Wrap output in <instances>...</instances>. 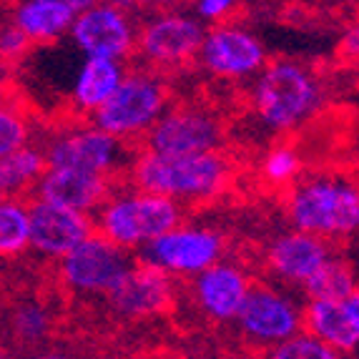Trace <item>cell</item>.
I'll return each instance as SVG.
<instances>
[{"instance_id": "cell-5", "label": "cell", "mask_w": 359, "mask_h": 359, "mask_svg": "<svg viewBox=\"0 0 359 359\" xmlns=\"http://www.w3.org/2000/svg\"><path fill=\"white\" fill-rule=\"evenodd\" d=\"M186 209L171 198L151 196L126 189L111 196L96 214L90 216L96 236L118 249H136L141 244H154L163 233L174 231L186 222Z\"/></svg>"}, {"instance_id": "cell-1", "label": "cell", "mask_w": 359, "mask_h": 359, "mask_svg": "<svg viewBox=\"0 0 359 359\" xmlns=\"http://www.w3.org/2000/svg\"><path fill=\"white\" fill-rule=\"evenodd\" d=\"M257 156V149L241 144L196 156L141 154L128 168V186L133 191L171 198L189 214H198L229 198L249 196Z\"/></svg>"}, {"instance_id": "cell-16", "label": "cell", "mask_w": 359, "mask_h": 359, "mask_svg": "<svg viewBox=\"0 0 359 359\" xmlns=\"http://www.w3.org/2000/svg\"><path fill=\"white\" fill-rule=\"evenodd\" d=\"M90 6L93 3H86V0H28V3L8 6V11L15 28L36 48H41L58 41L63 30L73 25V20Z\"/></svg>"}, {"instance_id": "cell-7", "label": "cell", "mask_w": 359, "mask_h": 359, "mask_svg": "<svg viewBox=\"0 0 359 359\" xmlns=\"http://www.w3.org/2000/svg\"><path fill=\"white\" fill-rule=\"evenodd\" d=\"M236 322V344L233 352L259 359L266 349L292 339L302 332V309L279 289L259 276H252Z\"/></svg>"}, {"instance_id": "cell-22", "label": "cell", "mask_w": 359, "mask_h": 359, "mask_svg": "<svg viewBox=\"0 0 359 359\" xmlns=\"http://www.w3.org/2000/svg\"><path fill=\"white\" fill-rule=\"evenodd\" d=\"M33 50H36V46L15 28V23L11 20V11L6 6L3 15H0V71H3V76L18 71Z\"/></svg>"}, {"instance_id": "cell-29", "label": "cell", "mask_w": 359, "mask_h": 359, "mask_svg": "<svg viewBox=\"0 0 359 359\" xmlns=\"http://www.w3.org/2000/svg\"><path fill=\"white\" fill-rule=\"evenodd\" d=\"M0 201H3V198H0Z\"/></svg>"}, {"instance_id": "cell-14", "label": "cell", "mask_w": 359, "mask_h": 359, "mask_svg": "<svg viewBox=\"0 0 359 359\" xmlns=\"http://www.w3.org/2000/svg\"><path fill=\"white\" fill-rule=\"evenodd\" d=\"M128 174L123 176H101L73 171V168H50L36 186L33 201L63 206V209L81 211V214H96L108 198L118 191H126Z\"/></svg>"}, {"instance_id": "cell-15", "label": "cell", "mask_w": 359, "mask_h": 359, "mask_svg": "<svg viewBox=\"0 0 359 359\" xmlns=\"http://www.w3.org/2000/svg\"><path fill=\"white\" fill-rule=\"evenodd\" d=\"M28 226L33 254L53 264L68 257L90 236H96L88 214L46 204V201L28 204Z\"/></svg>"}, {"instance_id": "cell-19", "label": "cell", "mask_w": 359, "mask_h": 359, "mask_svg": "<svg viewBox=\"0 0 359 359\" xmlns=\"http://www.w3.org/2000/svg\"><path fill=\"white\" fill-rule=\"evenodd\" d=\"M48 171V158L36 144H28L15 154L0 158V198L28 206L33 201L36 186Z\"/></svg>"}, {"instance_id": "cell-24", "label": "cell", "mask_w": 359, "mask_h": 359, "mask_svg": "<svg viewBox=\"0 0 359 359\" xmlns=\"http://www.w3.org/2000/svg\"><path fill=\"white\" fill-rule=\"evenodd\" d=\"M327 66L334 71L349 73V76H359V8L357 15H347V20H344V30H341L337 48Z\"/></svg>"}, {"instance_id": "cell-13", "label": "cell", "mask_w": 359, "mask_h": 359, "mask_svg": "<svg viewBox=\"0 0 359 359\" xmlns=\"http://www.w3.org/2000/svg\"><path fill=\"white\" fill-rule=\"evenodd\" d=\"M71 36L88 58L131 60L136 50V15L128 6L93 3L71 25Z\"/></svg>"}, {"instance_id": "cell-4", "label": "cell", "mask_w": 359, "mask_h": 359, "mask_svg": "<svg viewBox=\"0 0 359 359\" xmlns=\"http://www.w3.org/2000/svg\"><path fill=\"white\" fill-rule=\"evenodd\" d=\"M176 96V81L126 60V76L116 93L90 116V126L131 146L161 118Z\"/></svg>"}, {"instance_id": "cell-25", "label": "cell", "mask_w": 359, "mask_h": 359, "mask_svg": "<svg viewBox=\"0 0 359 359\" xmlns=\"http://www.w3.org/2000/svg\"><path fill=\"white\" fill-rule=\"evenodd\" d=\"M66 344H68V347H63V344H55V347L41 349V352L28 354V357H20V359H86L83 347L73 349L71 341H66Z\"/></svg>"}, {"instance_id": "cell-10", "label": "cell", "mask_w": 359, "mask_h": 359, "mask_svg": "<svg viewBox=\"0 0 359 359\" xmlns=\"http://www.w3.org/2000/svg\"><path fill=\"white\" fill-rule=\"evenodd\" d=\"M252 287V271L244 264L219 262L194 279H179V299L189 302L198 317L211 324H229L239 317Z\"/></svg>"}, {"instance_id": "cell-20", "label": "cell", "mask_w": 359, "mask_h": 359, "mask_svg": "<svg viewBox=\"0 0 359 359\" xmlns=\"http://www.w3.org/2000/svg\"><path fill=\"white\" fill-rule=\"evenodd\" d=\"M357 287L359 282L352 257L334 254L302 289L309 302H347Z\"/></svg>"}, {"instance_id": "cell-18", "label": "cell", "mask_w": 359, "mask_h": 359, "mask_svg": "<svg viewBox=\"0 0 359 359\" xmlns=\"http://www.w3.org/2000/svg\"><path fill=\"white\" fill-rule=\"evenodd\" d=\"M126 76V68L118 60H103V58H88L78 73L76 88H73V101L63 106L76 116L78 121L90 123V116L114 96L116 88L121 86Z\"/></svg>"}, {"instance_id": "cell-9", "label": "cell", "mask_w": 359, "mask_h": 359, "mask_svg": "<svg viewBox=\"0 0 359 359\" xmlns=\"http://www.w3.org/2000/svg\"><path fill=\"white\" fill-rule=\"evenodd\" d=\"M131 262L133 254L108 244L101 236H90L68 257L53 264V279L71 309L76 302H83L86 297H96V302L101 299L126 274Z\"/></svg>"}, {"instance_id": "cell-28", "label": "cell", "mask_w": 359, "mask_h": 359, "mask_svg": "<svg viewBox=\"0 0 359 359\" xmlns=\"http://www.w3.org/2000/svg\"><path fill=\"white\" fill-rule=\"evenodd\" d=\"M354 262V269H357V276H359V259H352Z\"/></svg>"}, {"instance_id": "cell-27", "label": "cell", "mask_w": 359, "mask_h": 359, "mask_svg": "<svg viewBox=\"0 0 359 359\" xmlns=\"http://www.w3.org/2000/svg\"><path fill=\"white\" fill-rule=\"evenodd\" d=\"M0 359H15V357H13V354L8 352L6 347H0Z\"/></svg>"}, {"instance_id": "cell-11", "label": "cell", "mask_w": 359, "mask_h": 359, "mask_svg": "<svg viewBox=\"0 0 359 359\" xmlns=\"http://www.w3.org/2000/svg\"><path fill=\"white\" fill-rule=\"evenodd\" d=\"M233 239L222 229H174L161 239L146 246L138 257L154 264L166 274L184 279L186 274H201L204 269L219 264V259L231 249Z\"/></svg>"}, {"instance_id": "cell-12", "label": "cell", "mask_w": 359, "mask_h": 359, "mask_svg": "<svg viewBox=\"0 0 359 359\" xmlns=\"http://www.w3.org/2000/svg\"><path fill=\"white\" fill-rule=\"evenodd\" d=\"M266 60L269 55L264 46L249 30L239 25H211L198 50L196 68H204L219 83H236L262 73Z\"/></svg>"}, {"instance_id": "cell-8", "label": "cell", "mask_w": 359, "mask_h": 359, "mask_svg": "<svg viewBox=\"0 0 359 359\" xmlns=\"http://www.w3.org/2000/svg\"><path fill=\"white\" fill-rule=\"evenodd\" d=\"M30 144L41 146L50 168H73L86 174L123 176L136 158L118 138L98 131L96 126H73L60 131L41 128V136Z\"/></svg>"}, {"instance_id": "cell-26", "label": "cell", "mask_w": 359, "mask_h": 359, "mask_svg": "<svg viewBox=\"0 0 359 359\" xmlns=\"http://www.w3.org/2000/svg\"><path fill=\"white\" fill-rule=\"evenodd\" d=\"M131 359H186V357L179 352H174V349H168L166 344H163V347L144 349V352H138L136 357H131Z\"/></svg>"}, {"instance_id": "cell-3", "label": "cell", "mask_w": 359, "mask_h": 359, "mask_svg": "<svg viewBox=\"0 0 359 359\" xmlns=\"http://www.w3.org/2000/svg\"><path fill=\"white\" fill-rule=\"evenodd\" d=\"M294 231L324 239L334 249L359 236V174L306 171L279 201Z\"/></svg>"}, {"instance_id": "cell-2", "label": "cell", "mask_w": 359, "mask_h": 359, "mask_svg": "<svg viewBox=\"0 0 359 359\" xmlns=\"http://www.w3.org/2000/svg\"><path fill=\"white\" fill-rule=\"evenodd\" d=\"M327 63H306L297 58H269L249 90H241L239 121L254 118L257 126L279 136L294 133L324 108L330 96ZM236 131V126H233Z\"/></svg>"}, {"instance_id": "cell-21", "label": "cell", "mask_w": 359, "mask_h": 359, "mask_svg": "<svg viewBox=\"0 0 359 359\" xmlns=\"http://www.w3.org/2000/svg\"><path fill=\"white\" fill-rule=\"evenodd\" d=\"M28 249V209L18 201H0V271H6V262L20 259Z\"/></svg>"}, {"instance_id": "cell-17", "label": "cell", "mask_w": 359, "mask_h": 359, "mask_svg": "<svg viewBox=\"0 0 359 359\" xmlns=\"http://www.w3.org/2000/svg\"><path fill=\"white\" fill-rule=\"evenodd\" d=\"M302 332L337 352L359 344V317L347 302H309L302 309Z\"/></svg>"}, {"instance_id": "cell-6", "label": "cell", "mask_w": 359, "mask_h": 359, "mask_svg": "<svg viewBox=\"0 0 359 359\" xmlns=\"http://www.w3.org/2000/svg\"><path fill=\"white\" fill-rule=\"evenodd\" d=\"M206 30L184 13L161 11L156 15H136V50L133 63L179 81L196 71V58Z\"/></svg>"}, {"instance_id": "cell-23", "label": "cell", "mask_w": 359, "mask_h": 359, "mask_svg": "<svg viewBox=\"0 0 359 359\" xmlns=\"http://www.w3.org/2000/svg\"><path fill=\"white\" fill-rule=\"evenodd\" d=\"M41 116H30L13 111V108H0V158L15 154L18 149L33 141V121Z\"/></svg>"}]
</instances>
